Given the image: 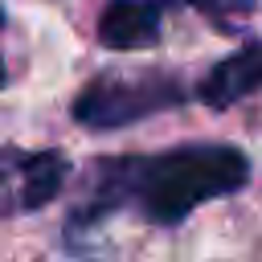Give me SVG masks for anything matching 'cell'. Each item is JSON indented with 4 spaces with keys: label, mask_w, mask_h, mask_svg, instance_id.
Returning <instances> with one entry per match:
<instances>
[{
    "label": "cell",
    "mask_w": 262,
    "mask_h": 262,
    "mask_svg": "<svg viewBox=\"0 0 262 262\" xmlns=\"http://www.w3.org/2000/svg\"><path fill=\"white\" fill-rule=\"evenodd\" d=\"M250 160L233 143H180L156 156H111L90 168V184L66 221V237L78 246L98 221L119 209H135L147 225H180L196 205L246 188Z\"/></svg>",
    "instance_id": "cell-1"
},
{
    "label": "cell",
    "mask_w": 262,
    "mask_h": 262,
    "mask_svg": "<svg viewBox=\"0 0 262 262\" xmlns=\"http://www.w3.org/2000/svg\"><path fill=\"white\" fill-rule=\"evenodd\" d=\"M184 102V86L172 74H98L74 98V123L90 131H119L147 115Z\"/></svg>",
    "instance_id": "cell-2"
},
{
    "label": "cell",
    "mask_w": 262,
    "mask_h": 262,
    "mask_svg": "<svg viewBox=\"0 0 262 262\" xmlns=\"http://www.w3.org/2000/svg\"><path fill=\"white\" fill-rule=\"evenodd\" d=\"M172 0H106L98 12V41L106 49H147L160 41V20Z\"/></svg>",
    "instance_id": "cell-3"
},
{
    "label": "cell",
    "mask_w": 262,
    "mask_h": 262,
    "mask_svg": "<svg viewBox=\"0 0 262 262\" xmlns=\"http://www.w3.org/2000/svg\"><path fill=\"white\" fill-rule=\"evenodd\" d=\"M258 90H262V41H250L237 53L221 57L201 78L196 98L205 106H213V111H225V106H233V102H242V98H250Z\"/></svg>",
    "instance_id": "cell-4"
},
{
    "label": "cell",
    "mask_w": 262,
    "mask_h": 262,
    "mask_svg": "<svg viewBox=\"0 0 262 262\" xmlns=\"http://www.w3.org/2000/svg\"><path fill=\"white\" fill-rule=\"evenodd\" d=\"M29 160L33 151L0 147V217L33 213L29 209Z\"/></svg>",
    "instance_id": "cell-5"
},
{
    "label": "cell",
    "mask_w": 262,
    "mask_h": 262,
    "mask_svg": "<svg viewBox=\"0 0 262 262\" xmlns=\"http://www.w3.org/2000/svg\"><path fill=\"white\" fill-rule=\"evenodd\" d=\"M188 4H192L196 12H205L221 33H233L237 20L254 12V0H188Z\"/></svg>",
    "instance_id": "cell-6"
},
{
    "label": "cell",
    "mask_w": 262,
    "mask_h": 262,
    "mask_svg": "<svg viewBox=\"0 0 262 262\" xmlns=\"http://www.w3.org/2000/svg\"><path fill=\"white\" fill-rule=\"evenodd\" d=\"M0 29H4V8H0ZM8 82V70H4V57H0V86Z\"/></svg>",
    "instance_id": "cell-7"
}]
</instances>
